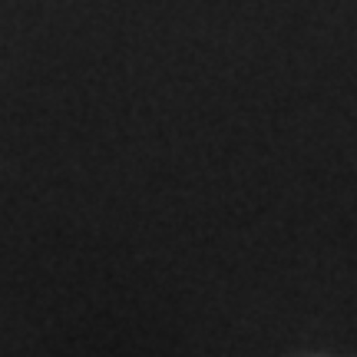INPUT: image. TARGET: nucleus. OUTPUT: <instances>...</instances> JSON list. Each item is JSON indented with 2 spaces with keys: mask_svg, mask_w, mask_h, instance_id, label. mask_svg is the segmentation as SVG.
<instances>
[]
</instances>
